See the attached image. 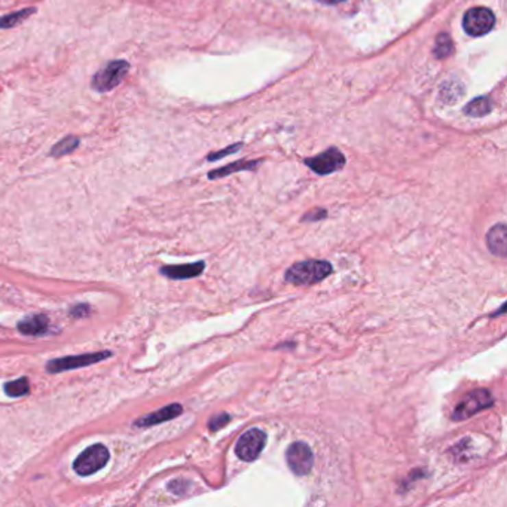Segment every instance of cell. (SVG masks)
I'll list each match as a JSON object with an SVG mask.
<instances>
[{
	"label": "cell",
	"mask_w": 507,
	"mask_h": 507,
	"mask_svg": "<svg viewBox=\"0 0 507 507\" xmlns=\"http://www.w3.org/2000/svg\"><path fill=\"white\" fill-rule=\"evenodd\" d=\"M491 109H493L491 100H489L488 97H478V99L471 100L467 104L465 112H466V115H469V116L482 118V116L488 115V113L491 112Z\"/></svg>",
	"instance_id": "obj_14"
},
{
	"label": "cell",
	"mask_w": 507,
	"mask_h": 507,
	"mask_svg": "<svg viewBox=\"0 0 507 507\" xmlns=\"http://www.w3.org/2000/svg\"><path fill=\"white\" fill-rule=\"evenodd\" d=\"M332 274V265L327 260H302L296 262L286 271L284 278L293 286H311L320 283Z\"/></svg>",
	"instance_id": "obj_1"
},
{
	"label": "cell",
	"mask_w": 507,
	"mask_h": 507,
	"mask_svg": "<svg viewBox=\"0 0 507 507\" xmlns=\"http://www.w3.org/2000/svg\"><path fill=\"white\" fill-rule=\"evenodd\" d=\"M128 70H129V64L125 60L110 61V63L104 66L100 72L94 75L92 81H91L92 90L99 91V92L112 91L125 79Z\"/></svg>",
	"instance_id": "obj_3"
},
{
	"label": "cell",
	"mask_w": 507,
	"mask_h": 507,
	"mask_svg": "<svg viewBox=\"0 0 507 507\" xmlns=\"http://www.w3.org/2000/svg\"><path fill=\"white\" fill-rule=\"evenodd\" d=\"M495 24V16L491 10L488 8H471L465 15L462 18V27H465L466 33L470 34V36L478 38V36H484V34L489 33L493 30Z\"/></svg>",
	"instance_id": "obj_6"
},
{
	"label": "cell",
	"mask_w": 507,
	"mask_h": 507,
	"mask_svg": "<svg viewBox=\"0 0 507 507\" xmlns=\"http://www.w3.org/2000/svg\"><path fill=\"white\" fill-rule=\"evenodd\" d=\"M5 393L11 397H20L29 393V380L27 378H20L12 382L5 384Z\"/></svg>",
	"instance_id": "obj_18"
},
{
	"label": "cell",
	"mask_w": 507,
	"mask_h": 507,
	"mask_svg": "<svg viewBox=\"0 0 507 507\" xmlns=\"http://www.w3.org/2000/svg\"><path fill=\"white\" fill-rule=\"evenodd\" d=\"M267 445V433L260 428H250L246 433L240 436V439L235 445V454L243 461L251 462L255 461Z\"/></svg>",
	"instance_id": "obj_5"
},
{
	"label": "cell",
	"mask_w": 507,
	"mask_h": 507,
	"mask_svg": "<svg viewBox=\"0 0 507 507\" xmlns=\"http://www.w3.org/2000/svg\"><path fill=\"white\" fill-rule=\"evenodd\" d=\"M452 52V40L451 38L448 36V34H439V38L436 39V43H434V55L438 57L439 60L448 57Z\"/></svg>",
	"instance_id": "obj_19"
},
{
	"label": "cell",
	"mask_w": 507,
	"mask_h": 507,
	"mask_svg": "<svg viewBox=\"0 0 507 507\" xmlns=\"http://www.w3.org/2000/svg\"><path fill=\"white\" fill-rule=\"evenodd\" d=\"M486 246L498 258L507 256V228L506 223H497L486 234Z\"/></svg>",
	"instance_id": "obj_10"
},
{
	"label": "cell",
	"mask_w": 507,
	"mask_h": 507,
	"mask_svg": "<svg viewBox=\"0 0 507 507\" xmlns=\"http://www.w3.org/2000/svg\"><path fill=\"white\" fill-rule=\"evenodd\" d=\"M304 162L307 164L314 173L320 174V176H326V174H332L344 167L345 156L343 152H339L336 147H330V149L317 156H312V158L305 160Z\"/></svg>",
	"instance_id": "obj_9"
},
{
	"label": "cell",
	"mask_w": 507,
	"mask_h": 507,
	"mask_svg": "<svg viewBox=\"0 0 507 507\" xmlns=\"http://www.w3.org/2000/svg\"><path fill=\"white\" fill-rule=\"evenodd\" d=\"M206 268V264L203 260L195 262V264H186V265H173V267H164L161 268V274L173 278V280H186V278H194L203 274Z\"/></svg>",
	"instance_id": "obj_12"
},
{
	"label": "cell",
	"mask_w": 507,
	"mask_h": 507,
	"mask_svg": "<svg viewBox=\"0 0 507 507\" xmlns=\"http://www.w3.org/2000/svg\"><path fill=\"white\" fill-rule=\"evenodd\" d=\"M182 410H183L182 405L173 404V405H169V406L155 410V412H152L149 415L138 418L137 421L134 423V425L136 427H152V425H156V424L170 421V419L179 417L182 414Z\"/></svg>",
	"instance_id": "obj_11"
},
{
	"label": "cell",
	"mask_w": 507,
	"mask_h": 507,
	"mask_svg": "<svg viewBox=\"0 0 507 507\" xmlns=\"http://www.w3.org/2000/svg\"><path fill=\"white\" fill-rule=\"evenodd\" d=\"M109 461V451L101 443L92 445L88 449H85L79 457L73 462V469L77 475L90 476L95 471L101 470Z\"/></svg>",
	"instance_id": "obj_4"
},
{
	"label": "cell",
	"mask_w": 507,
	"mask_h": 507,
	"mask_svg": "<svg viewBox=\"0 0 507 507\" xmlns=\"http://www.w3.org/2000/svg\"><path fill=\"white\" fill-rule=\"evenodd\" d=\"M326 216H327V212H326V210H323V208H314L312 212H310V213H307L305 216H302V221H304V222H317V221L325 219Z\"/></svg>",
	"instance_id": "obj_21"
},
{
	"label": "cell",
	"mask_w": 507,
	"mask_h": 507,
	"mask_svg": "<svg viewBox=\"0 0 507 507\" xmlns=\"http://www.w3.org/2000/svg\"><path fill=\"white\" fill-rule=\"evenodd\" d=\"M319 2H321V3H327V5H335V3L344 2V0H319Z\"/></svg>",
	"instance_id": "obj_23"
},
{
	"label": "cell",
	"mask_w": 507,
	"mask_h": 507,
	"mask_svg": "<svg viewBox=\"0 0 507 507\" xmlns=\"http://www.w3.org/2000/svg\"><path fill=\"white\" fill-rule=\"evenodd\" d=\"M18 329L24 335H42L48 329V319L45 316H29L18 323Z\"/></svg>",
	"instance_id": "obj_13"
},
{
	"label": "cell",
	"mask_w": 507,
	"mask_h": 507,
	"mask_svg": "<svg viewBox=\"0 0 507 507\" xmlns=\"http://www.w3.org/2000/svg\"><path fill=\"white\" fill-rule=\"evenodd\" d=\"M240 149V146H234V147H230V149H226V151H221V152H217V153H213V155H208V161H214V160H219V158H223V156L225 155H228V153H231V152H237Z\"/></svg>",
	"instance_id": "obj_22"
},
{
	"label": "cell",
	"mask_w": 507,
	"mask_h": 507,
	"mask_svg": "<svg viewBox=\"0 0 507 507\" xmlns=\"http://www.w3.org/2000/svg\"><path fill=\"white\" fill-rule=\"evenodd\" d=\"M34 12H36V8H25V10L8 14L0 18V29H12L15 25L21 24L24 20H27Z\"/></svg>",
	"instance_id": "obj_15"
},
{
	"label": "cell",
	"mask_w": 507,
	"mask_h": 507,
	"mask_svg": "<svg viewBox=\"0 0 507 507\" xmlns=\"http://www.w3.org/2000/svg\"><path fill=\"white\" fill-rule=\"evenodd\" d=\"M230 421H231V415H230V414H225V412L217 414V415H214V417L208 421V428H210V430H212V432H217V430H219V428L225 427V425L228 424Z\"/></svg>",
	"instance_id": "obj_20"
},
{
	"label": "cell",
	"mask_w": 507,
	"mask_h": 507,
	"mask_svg": "<svg viewBox=\"0 0 507 507\" xmlns=\"http://www.w3.org/2000/svg\"><path fill=\"white\" fill-rule=\"evenodd\" d=\"M287 466L296 476L308 475L314 466V454L307 443L293 442L286 451Z\"/></svg>",
	"instance_id": "obj_8"
},
{
	"label": "cell",
	"mask_w": 507,
	"mask_h": 507,
	"mask_svg": "<svg viewBox=\"0 0 507 507\" xmlns=\"http://www.w3.org/2000/svg\"><path fill=\"white\" fill-rule=\"evenodd\" d=\"M256 165H259V161H250V162L249 161H240V162H235V164H231V165H226V167H223V169L208 173V179L225 177V176H230L231 173L240 171V170H253L256 167Z\"/></svg>",
	"instance_id": "obj_17"
},
{
	"label": "cell",
	"mask_w": 507,
	"mask_h": 507,
	"mask_svg": "<svg viewBox=\"0 0 507 507\" xmlns=\"http://www.w3.org/2000/svg\"><path fill=\"white\" fill-rule=\"evenodd\" d=\"M494 405V397L491 391L486 388H476L473 391H469L467 395L462 396L457 406L454 408L452 419L454 421H465L467 418L479 414L480 410L491 408Z\"/></svg>",
	"instance_id": "obj_2"
},
{
	"label": "cell",
	"mask_w": 507,
	"mask_h": 507,
	"mask_svg": "<svg viewBox=\"0 0 507 507\" xmlns=\"http://www.w3.org/2000/svg\"><path fill=\"white\" fill-rule=\"evenodd\" d=\"M110 356H112L110 351H99V353H88V354H81V356H69V357L54 358V360L48 362L47 371L51 373H58V372H64V371L79 369V368H84V366H91V364L99 363Z\"/></svg>",
	"instance_id": "obj_7"
},
{
	"label": "cell",
	"mask_w": 507,
	"mask_h": 507,
	"mask_svg": "<svg viewBox=\"0 0 507 507\" xmlns=\"http://www.w3.org/2000/svg\"><path fill=\"white\" fill-rule=\"evenodd\" d=\"M77 146H79V137L67 136L63 140H60L57 145H54V147L51 149V156L60 158V156H64L76 151Z\"/></svg>",
	"instance_id": "obj_16"
}]
</instances>
